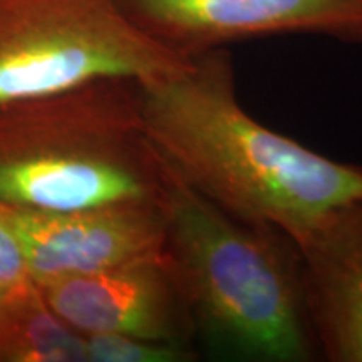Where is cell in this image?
<instances>
[{
	"mask_svg": "<svg viewBox=\"0 0 362 362\" xmlns=\"http://www.w3.org/2000/svg\"><path fill=\"white\" fill-rule=\"evenodd\" d=\"M148 143L181 180L248 225L293 243L336 208L362 200V168L259 123L237 98L228 49L138 83Z\"/></svg>",
	"mask_w": 362,
	"mask_h": 362,
	"instance_id": "cell-1",
	"label": "cell"
},
{
	"mask_svg": "<svg viewBox=\"0 0 362 362\" xmlns=\"http://www.w3.org/2000/svg\"><path fill=\"white\" fill-rule=\"evenodd\" d=\"M161 163L166 252L193 329L237 359L310 361L315 339L293 243L225 214Z\"/></svg>",
	"mask_w": 362,
	"mask_h": 362,
	"instance_id": "cell-2",
	"label": "cell"
},
{
	"mask_svg": "<svg viewBox=\"0 0 362 362\" xmlns=\"http://www.w3.org/2000/svg\"><path fill=\"white\" fill-rule=\"evenodd\" d=\"M30 282L24 248L11 221L8 206L0 203V287L13 288Z\"/></svg>",
	"mask_w": 362,
	"mask_h": 362,
	"instance_id": "cell-11",
	"label": "cell"
},
{
	"mask_svg": "<svg viewBox=\"0 0 362 362\" xmlns=\"http://www.w3.org/2000/svg\"><path fill=\"white\" fill-rule=\"evenodd\" d=\"M8 211L24 248L30 280L39 287L166 250L161 200L71 211H25L8 206Z\"/></svg>",
	"mask_w": 362,
	"mask_h": 362,
	"instance_id": "cell-6",
	"label": "cell"
},
{
	"mask_svg": "<svg viewBox=\"0 0 362 362\" xmlns=\"http://www.w3.org/2000/svg\"><path fill=\"white\" fill-rule=\"evenodd\" d=\"M188 64L117 0H0V106L106 79L144 83Z\"/></svg>",
	"mask_w": 362,
	"mask_h": 362,
	"instance_id": "cell-4",
	"label": "cell"
},
{
	"mask_svg": "<svg viewBox=\"0 0 362 362\" xmlns=\"http://www.w3.org/2000/svg\"><path fill=\"white\" fill-rule=\"evenodd\" d=\"M0 362H88L86 339L52 309L33 280L0 307Z\"/></svg>",
	"mask_w": 362,
	"mask_h": 362,
	"instance_id": "cell-9",
	"label": "cell"
},
{
	"mask_svg": "<svg viewBox=\"0 0 362 362\" xmlns=\"http://www.w3.org/2000/svg\"><path fill=\"white\" fill-rule=\"evenodd\" d=\"M84 339L88 362H188L197 356L188 344L124 334H88Z\"/></svg>",
	"mask_w": 362,
	"mask_h": 362,
	"instance_id": "cell-10",
	"label": "cell"
},
{
	"mask_svg": "<svg viewBox=\"0 0 362 362\" xmlns=\"http://www.w3.org/2000/svg\"><path fill=\"white\" fill-rule=\"evenodd\" d=\"M7 292H8V288H4V287H0V307H2V304H4V298H6Z\"/></svg>",
	"mask_w": 362,
	"mask_h": 362,
	"instance_id": "cell-12",
	"label": "cell"
},
{
	"mask_svg": "<svg viewBox=\"0 0 362 362\" xmlns=\"http://www.w3.org/2000/svg\"><path fill=\"white\" fill-rule=\"evenodd\" d=\"M45 298L84 334H124L189 344L193 322L168 252L44 285Z\"/></svg>",
	"mask_w": 362,
	"mask_h": 362,
	"instance_id": "cell-7",
	"label": "cell"
},
{
	"mask_svg": "<svg viewBox=\"0 0 362 362\" xmlns=\"http://www.w3.org/2000/svg\"><path fill=\"white\" fill-rule=\"evenodd\" d=\"M161 194L163 163L143 131L136 81H98L0 106L4 205L71 211Z\"/></svg>",
	"mask_w": 362,
	"mask_h": 362,
	"instance_id": "cell-3",
	"label": "cell"
},
{
	"mask_svg": "<svg viewBox=\"0 0 362 362\" xmlns=\"http://www.w3.org/2000/svg\"><path fill=\"white\" fill-rule=\"evenodd\" d=\"M293 247L315 344L332 362H362V200L330 211Z\"/></svg>",
	"mask_w": 362,
	"mask_h": 362,
	"instance_id": "cell-8",
	"label": "cell"
},
{
	"mask_svg": "<svg viewBox=\"0 0 362 362\" xmlns=\"http://www.w3.org/2000/svg\"><path fill=\"white\" fill-rule=\"evenodd\" d=\"M136 27L192 57L238 40L322 35L362 44V0H117Z\"/></svg>",
	"mask_w": 362,
	"mask_h": 362,
	"instance_id": "cell-5",
	"label": "cell"
}]
</instances>
